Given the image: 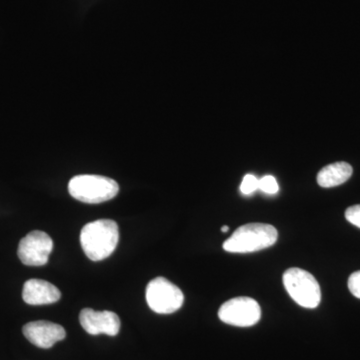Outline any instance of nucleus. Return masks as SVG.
Segmentation results:
<instances>
[{
    "label": "nucleus",
    "mask_w": 360,
    "mask_h": 360,
    "mask_svg": "<svg viewBox=\"0 0 360 360\" xmlns=\"http://www.w3.org/2000/svg\"><path fill=\"white\" fill-rule=\"evenodd\" d=\"M120 240V229L115 220L98 219L84 225L80 243L86 257L101 262L112 255Z\"/></svg>",
    "instance_id": "nucleus-1"
},
{
    "label": "nucleus",
    "mask_w": 360,
    "mask_h": 360,
    "mask_svg": "<svg viewBox=\"0 0 360 360\" xmlns=\"http://www.w3.org/2000/svg\"><path fill=\"white\" fill-rule=\"evenodd\" d=\"M278 232L267 224H248L238 227L224 243V250L231 253H250L265 250L276 243Z\"/></svg>",
    "instance_id": "nucleus-2"
},
{
    "label": "nucleus",
    "mask_w": 360,
    "mask_h": 360,
    "mask_svg": "<svg viewBox=\"0 0 360 360\" xmlns=\"http://www.w3.org/2000/svg\"><path fill=\"white\" fill-rule=\"evenodd\" d=\"M68 191L77 200L97 205L115 198L120 191V186L110 177L82 174L77 175L70 180Z\"/></svg>",
    "instance_id": "nucleus-3"
},
{
    "label": "nucleus",
    "mask_w": 360,
    "mask_h": 360,
    "mask_svg": "<svg viewBox=\"0 0 360 360\" xmlns=\"http://www.w3.org/2000/svg\"><path fill=\"white\" fill-rule=\"evenodd\" d=\"M283 284L290 297L304 309H316L321 302V290L315 277L307 270L293 267L283 274Z\"/></svg>",
    "instance_id": "nucleus-4"
},
{
    "label": "nucleus",
    "mask_w": 360,
    "mask_h": 360,
    "mask_svg": "<svg viewBox=\"0 0 360 360\" xmlns=\"http://www.w3.org/2000/svg\"><path fill=\"white\" fill-rule=\"evenodd\" d=\"M146 302L156 314H170L182 307L184 295L179 288L165 277H156L146 288Z\"/></svg>",
    "instance_id": "nucleus-5"
},
{
    "label": "nucleus",
    "mask_w": 360,
    "mask_h": 360,
    "mask_svg": "<svg viewBox=\"0 0 360 360\" xmlns=\"http://www.w3.org/2000/svg\"><path fill=\"white\" fill-rule=\"evenodd\" d=\"M219 317L220 321L229 326L250 328L259 321L262 309L253 298L239 296L220 307Z\"/></svg>",
    "instance_id": "nucleus-6"
},
{
    "label": "nucleus",
    "mask_w": 360,
    "mask_h": 360,
    "mask_svg": "<svg viewBox=\"0 0 360 360\" xmlns=\"http://www.w3.org/2000/svg\"><path fill=\"white\" fill-rule=\"evenodd\" d=\"M53 250V241L44 231H34L21 239L18 255L20 262L28 266H41L49 262Z\"/></svg>",
    "instance_id": "nucleus-7"
},
{
    "label": "nucleus",
    "mask_w": 360,
    "mask_h": 360,
    "mask_svg": "<svg viewBox=\"0 0 360 360\" xmlns=\"http://www.w3.org/2000/svg\"><path fill=\"white\" fill-rule=\"evenodd\" d=\"M79 321L84 330L91 335L115 336L120 330V317L108 310L96 311L91 309H82L79 314Z\"/></svg>",
    "instance_id": "nucleus-8"
},
{
    "label": "nucleus",
    "mask_w": 360,
    "mask_h": 360,
    "mask_svg": "<svg viewBox=\"0 0 360 360\" xmlns=\"http://www.w3.org/2000/svg\"><path fill=\"white\" fill-rule=\"evenodd\" d=\"M23 335L30 342L40 348H51L65 338V329L51 321H37L25 324Z\"/></svg>",
    "instance_id": "nucleus-9"
},
{
    "label": "nucleus",
    "mask_w": 360,
    "mask_h": 360,
    "mask_svg": "<svg viewBox=\"0 0 360 360\" xmlns=\"http://www.w3.org/2000/svg\"><path fill=\"white\" fill-rule=\"evenodd\" d=\"M60 297L58 288L42 279H30L23 285L22 298L27 304H51L58 302Z\"/></svg>",
    "instance_id": "nucleus-10"
},
{
    "label": "nucleus",
    "mask_w": 360,
    "mask_h": 360,
    "mask_svg": "<svg viewBox=\"0 0 360 360\" xmlns=\"http://www.w3.org/2000/svg\"><path fill=\"white\" fill-rule=\"evenodd\" d=\"M352 169L349 163L340 161L322 168L317 174V184L324 188L341 186L352 177Z\"/></svg>",
    "instance_id": "nucleus-11"
},
{
    "label": "nucleus",
    "mask_w": 360,
    "mask_h": 360,
    "mask_svg": "<svg viewBox=\"0 0 360 360\" xmlns=\"http://www.w3.org/2000/svg\"><path fill=\"white\" fill-rule=\"evenodd\" d=\"M258 189L266 194H276L278 193L279 186L276 177L272 175H265L258 180Z\"/></svg>",
    "instance_id": "nucleus-12"
},
{
    "label": "nucleus",
    "mask_w": 360,
    "mask_h": 360,
    "mask_svg": "<svg viewBox=\"0 0 360 360\" xmlns=\"http://www.w3.org/2000/svg\"><path fill=\"white\" fill-rule=\"evenodd\" d=\"M258 179L252 174H246L240 184L241 193L250 195L258 189Z\"/></svg>",
    "instance_id": "nucleus-13"
},
{
    "label": "nucleus",
    "mask_w": 360,
    "mask_h": 360,
    "mask_svg": "<svg viewBox=\"0 0 360 360\" xmlns=\"http://www.w3.org/2000/svg\"><path fill=\"white\" fill-rule=\"evenodd\" d=\"M348 288L352 295L360 300V270L354 272L348 278Z\"/></svg>",
    "instance_id": "nucleus-14"
},
{
    "label": "nucleus",
    "mask_w": 360,
    "mask_h": 360,
    "mask_svg": "<svg viewBox=\"0 0 360 360\" xmlns=\"http://www.w3.org/2000/svg\"><path fill=\"white\" fill-rule=\"evenodd\" d=\"M345 219L360 229V205L348 207L345 212Z\"/></svg>",
    "instance_id": "nucleus-15"
},
{
    "label": "nucleus",
    "mask_w": 360,
    "mask_h": 360,
    "mask_svg": "<svg viewBox=\"0 0 360 360\" xmlns=\"http://www.w3.org/2000/svg\"><path fill=\"white\" fill-rule=\"evenodd\" d=\"M229 231V227L227 226V225H224V226L221 227V231L222 232H227Z\"/></svg>",
    "instance_id": "nucleus-16"
}]
</instances>
